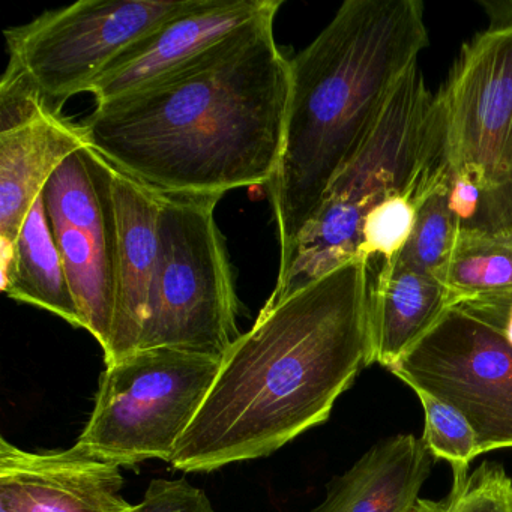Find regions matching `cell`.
Listing matches in <instances>:
<instances>
[{
  "label": "cell",
  "instance_id": "21",
  "mask_svg": "<svg viewBox=\"0 0 512 512\" xmlns=\"http://www.w3.org/2000/svg\"><path fill=\"white\" fill-rule=\"evenodd\" d=\"M424 407V440L428 451L436 458L452 464V469H467L479 455L478 439L463 413L451 404L425 391H415Z\"/></svg>",
  "mask_w": 512,
  "mask_h": 512
},
{
  "label": "cell",
  "instance_id": "7",
  "mask_svg": "<svg viewBox=\"0 0 512 512\" xmlns=\"http://www.w3.org/2000/svg\"><path fill=\"white\" fill-rule=\"evenodd\" d=\"M449 172L481 191L478 230L512 232V17L461 50L439 92Z\"/></svg>",
  "mask_w": 512,
  "mask_h": 512
},
{
  "label": "cell",
  "instance_id": "14",
  "mask_svg": "<svg viewBox=\"0 0 512 512\" xmlns=\"http://www.w3.org/2000/svg\"><path fill=\"white\" fill-rule=\"evenodd\" d=\"M86 146L83 125L52 112L0 131V250L16 244L47 182Z\"/></svg>",
  "mask_w": 512,
  "mask_h": 512
},
{
  "label": "cell",
  "instance_id": "16",
  "mask_svg": "<svg viewBox=\"0 0 512 512\" xmlns=\"http://www.w3.org/2000/svg\"><path fill=\"white\" fill-rule=\"evenodd\" d=\"M431 457L424 440L412 434L386 439L335 478L310 512H415Z\"/></svg>",
  "mask_w": 512,
  "mask_h": 512
},
{
  "label": "cell",
  "instance_id": "5",
  "mask_svg": "<svg viewBox=\"0 0 512 512\" xmlns=\"http://www.w3.org/2000/svg\"><path fill=\"white\" fill-rule=\"evenodd\" d=\"M158 194L157 287L139 350L223 356L241 332L235 275L215 220L221 197Z\"/></svg>",
  "mask_w": 512,
  "mask_h": 512
},
{
  "label": "cell",
  "instance_id": "23",
  "mask_svg": "<svg viewBox=\"0 0 512 512\" xmlns=\"http://www.w3.org/2000/svg\"><path fill=\"white\" fill-rule=\"evenodd\" d=\"M127 512H217L205 491L187 479H154L143 500Z\"/></svg>",
  "mask_w": 512,
  "mask_h": 512
},
{
  "label": "cell",
  "instance_id": "11",
  "mask_svg": "<svg viewBox=\"0 0 512 512\" xmlns=\"http://www.w3.org/2000/svg\"><path fill=\"white\" fill-rule=\"evenodd\" d=\"M121 467L74 445L29 452L0 437V512H127Z\"/></svg>",
  "mask_w": 512,
  "mask_h": 512
},
{
  "label": "cell",
  "instance_id": "9",
  "mask_svg": "<svg viewBox=\"0 0 512 512\" xmlns=\"http://www.w3.org/2000/svg\"><path fill=\"white\" fill-rule=\"evenodd\" d=\"M391 371L463 413L479 454L512 448V346L481 320L449 308Z\"/></svg>",
  "mask_w": 512,
  "mask_h": 512
},
{
  "label": "cell",
  "instance_id": "18",
  "mask_svg": "<svg viewBox=\"0 0 512 512\" xmlns=\"http://www.w3.org/2000/svg\"><path fill=\"white\" fill-rule=\"evenodd\" d=\"M445 286L451 308L512 290V232L460 230Z\"/></svg>",
  "mask_w": 512,
  "mask_h": 512
},
{
  "label": "cell",
  "instance_id": "4",
  "mask_svg": "<svg viewBox=\"0 0 512 512\" xmlns=\"http://www.w3.org/2000/svg\"><path fill=\"white\" fill-rule=\"evenodd\" d=\"M448 163L442 98L413 65L392 92L364 145L329 185L286 262L265 307L359 259L361 230L371 209Z\"/></svg>",
  "mask_w": 512,
  "mask_h": 512
},
{
  "label": "cell",
  "instance_id": "15",
  "mask_svg": "<svg viewBox=\"0 0 512 512\" xmlns=\"http://www.w3.org/2000/svg\"><path fill=\"white\" fill-rule=\"evenodd\" d=\"M449 308L448 290L439 278L394 260L382 263L370 286V364L392 370Z\"/></svg>",
  "mask_w": 512,
  "mask_h": 512
},
{
  "label": "cell",
  "instance_id": "6",
  "mask_svg": "<svg viewBox=\"0 0 512 512\" xmlns=\"http://www.w3.org/2000/svg\"><path fill=\"white\" fill-rule=\"evenodd\" d=\"M223 356L139 350L106 365L95 406L76 445L115 466L170 463L205 401Z\"/></svg>",
  "mask_w": 512,
  "mask_h": 512
},
{
  "label": "cell",
  "instance_id": "25",
  "mask_svg": "<svg viewBox=\"0 0 512 512\" xmlns=\"http://www.w3.org/2000/svg\"><path fill=\"white\" fill-rule=\"evenodd\" d=\"M454 493H449L445 500H419L415 512H452L454 508Z\"/></svg>",
  "mask_w": 512,
  "mask_h": 512
},
{
  "label": "cell",
  "instance_id": "1",
  "mask_svg": "<svg viewBox=\"0 0 512 512\" xmlns=\"http://www.w3.org/2000/svg\"><path fill=\"white\" fill-rule=\"evenodd\" d=\"M278 10L83 122L88 146L163 194L217 196L274 178L292 89Z\"/></svg>",
  "mask_w": 512,
  "mask_h": 512
},
{
  "label": "cell",
  "instance_id": "19",
  "mask_svg": "<svg viewBox=\"0 0 512 512\" xmlns=\"http://www.w3.org/2000/svg\"><path fill=\"white\" fill-rule=\"evenodd\" d=\"M448 175L449 164H442L371 209L362 224L359 259L368 263L379 257L382 263L394 260L412 235L419 206Z\"/></svg>",
  "mask_w": 512,
  "mask_h": 512
},
{
  "label": "cell",
  "instance_id": "3",
  "mask_svg": "<svg viewBox=\"0 0 512 512\" xmlns=\"http://www.w3.org/2000/svg\"><path fill=\"white\" fill-rule=\"evenodd\" d=\"M427 46L419 0H347L319 37L290 59L283 151L268 185L280 265Z\"/></svg>",
  "mask_w": 512,
  "mask_h": 512
},
{
  "label": "cell",
  "instance_id": "17",
  "mask_svg": "<svg viewBox=\"0 0 512 512\" xmlns=\"http://www.w3.org/2000/svg\"><path fill=\"white\" fill-rule=\"evenodd\" d=\"M2 253V290L8 298L34 305L85 329L52 227L44 194L29 212L13 247Z\"/></svg>",
  "mask_w": 512,
  "mask_h": 512
},
{
  "label": "cell",
  "instance_id": "20",
  "mask_svg": "<svg viewBox=\"0 0 512 512\" xmlns=\"http://www.w3.org/2000/svg\"><path fill=\"white\" fill-rule=\"evenodd\" d=\"M449 175L419 206L409 241L394 262L427 272L445 284L460 224L448 205ZM392 262V260H391Z\"/></svg>",
  "mask_w": 512,
  "mask_h": 512
},
{
  "label": "cell",
  "instance_id": "2",
  "mask_svg": "<svg viewBox=\"0 0 512 512\" xmlns=\"http://www.w3.org/2000/svg\"><path fill=\"white\" fill-rule=\"evenodd\" d=\"M370 263L352 260L272 307L230 346L170 464L212 472L323 424L370 364Z\"/></svg>",
  "mask_w": 512,
  "mask_h": 512
},
{
  "label": "cell",
  "instance_id": "12",
  "mask_svg": "<svg viewBox=\"0 0 512 512\" xmlns=\"http://www.w3.org/2000/svg\"><path fill=\"white\" fill-rule=\"evenodd\" d=\"M281 5V0H200L194 10L164 23L107 67L89 91L94 95L95 107L157 82Z\"/></svg>",
  "mask_w": 512,
  "mask_h": 512
},
{
  "label": "cell",
  "instance_id": "22",
  "mask_svg": "<svg viewBox=\"0 0 512 512\" xmlns=\"http://www.w3.org/2000/svg\"><path fill=\"white\" fill-rule=\"evenodd\" d=\"M454 470L452 512H512V481L500 466L482 464L472 476Z\"/></svg>",
  "mask_w": 512,
  "mask_h": 512
},
{
  "label": "cell",
  "instance_id": "24",
  "mask_svg": "<svg viewBox=\"0 0 512 512\" xmlns=\"http://www.w3.org/2000/svg\"><path fill=\"white\" fill-rule=\"evenodd\" d=\"M457 307L490 326L512 346V290L472 299Z\"/></svg>",
  "mask_w": 512,
  "mask_h": 512
},
{
  "label": "cell",
  "instance_id": "8",
  "mask_svg": "<svg viewBox=\"0 0 512 512\" xmlns=\"http://www.w3.org/2000/svg\"><path fill=\"white\" fill-rule=\"evenodd\" d=\"M200 0H82L47 11L4 32L10 70L37 89L50 112L61 115L70 98L91 91L128 47Z\"/></svg>",
  "mask_w": 512,
  "mask_h": 512
},
{
  "label": "cell",
  "instance_id": "10",
  "mask_svg": "<svg viewBox=\"0 0 512 512\" xmlns=\"http://www.w3.org/2000/svg\"><path fill=\"white\" fill-rule=\"evenodd\" d=\"M43 194L85 329L104 350L115 310L118 250L112 164L86 146L61 164Z\"/></svg>",
  "mask_w": 512,
  "mask_h": 512
},
{
  "label": "cell",
  "instance_id": "13",
  "mask_svg": "<svg viewBox=\"0 0 512 512\" xmlns=\"http://www.w3.org/2000/svg\"><path fill=\"white\" fill-rule=\"evenodd\" d=\"M113 199L118 250L115 310L109 344L104 349L106 365L140 349L154 307L160 262V194L113 167Z\"/></svg>",
  "mask_w": 512,
  "mask_h": 512
}]
</instances>
